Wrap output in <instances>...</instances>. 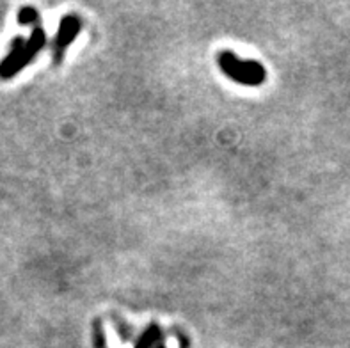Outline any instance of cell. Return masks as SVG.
Listing matches in <instances>:
<instances>
[{"instance_id":"6","label":"cell","mask_w":350,"mask_h":348,"mask_svg":"<svg viewBox=\"0 0 350 348\" xmlns=\"http://www.w3.org/2000/svg\"><path fill=\"white\" fill-rule=\"evenodd\" d=\"M157 348H164V347H160V345H159V347H157Z\"/></svg>"},{"instance_id":"5","label":"cell","mask_w":350,"mask_h":348,"mask_svg":"<svg viewBox=\"0 0 350 348\" xmlns=\"http://www.w3.org/2000/svg\"><path fill=\"white\" fill-rule=\"evenodd\" d=\"M38 22H40V14L34 8L20 9V13H18V23L20 25H36Z\"/></svg>"},{"instance_id":"2","label":"cell","mask_w":350,"mask_h":348,"mask_svg":"<svg viewBox=\"0 0 350 348\" xmlns=\"http://www.w3.org/2000/svg\"><path fill=\"white\" fill-rule=\"evenodd\" d=\"M217 64L228 79L242 85H247V88H258L267 80V70L260 62L244 61L230 50L219 52Z\"/></svg>"},{"instance_id":"4","label":"cell","mask_w":350,"mask_h":348,"mask_svg":"<svg viewBox=\"0 0 350 348\" xmlns=\"http://www.w3.org/2000/svg\"><path fill=\"white\" fill-rule=\"evenodd\" d=\"M160 340V327L157 323H150L148 329L141 334L135 348H155L157 341Z\"/></svg>"},{"instance_id":"1","label":"cell","mask_w":350,"mask_h":348,"mask_svg":"<svg viewBox=\"0 0 350 348\" xmlns=\"http://www.w3.org/2000/svg\"><path fill=\"white\" fill-rule=\"evenodd\" d=\"M46 43V34L41 23L38 22L32 29V34L29 40L25 38H16L11 43V50L5 55V59L0 62V79H13L18 75L27 64H31L32 59L36 57V53L40 52Z\"/></svg>"},{"instance_id":"3","label":"cell","mask_w":350,"mask_h":348,"mask_svg":"<svg viewBox=\"0 0 350 348\" xmlns=\"http://www.w3.org/2000/svg\"><path fill=\"white\" fill-rule=\"evenodd\" d=\"M80 31H82V20H80L77 14H66V16H62L52 46L53 62H55V64H59V62L62 61L64 52H66L68 46L75 41V38L79 36Z\"/></svg>"}]
</instances>
